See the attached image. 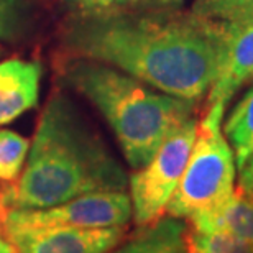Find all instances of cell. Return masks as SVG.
Wrapping results in <instances>:
<instances>
[{
	"label": "cell",
	"mask_w": 253,
	"mask_h": 253,
	"mask_svg": "<svg viewBox=\"0 0 253 253\" xmlns=\"http://www.w3.org/2000/svg\"><path fill=\"white\" fill-rule=\"evenodd\" d=\"M239 186L244 191L249 192L250 196H253V156L249 160V163L240 169Z\"/></svg>",
	"instance_id": "cell-19"
},
{
	"label": "cell",
	"mask_w": 253,
	"mask_h": 253,
	"mask_svg": "<svg viewBox=\"0 0 253 253\" xmlns=\"http://www.w3.org/2000/svg\"><path fill=\"white\" fill-rule=\"evenodd\" d=\"M131 201L125 191L90 192L46 209H20L3 217L2 224L17 227H78L109 229L126 227Z\"/></svg>",
	"instance_id": "cell-6"
},
{
	"label": "cell",
	"mask_w": 253,
	"mask_h": 253,
	"mask_svg": "<svg viewBox=\"0 0 253 253\" xmlns=\"http://www.w3.org/2000/svg\"><path fill=\"white\" fill-rule=\"evenodd\" d=\"M0 224H2V215H0Z\"/></svg>",
	"instance_id": "cell-22"
},
{
	"label": "cell",
	"mask_w": 253,
	"mask_h": 253,
	"mask_svg": "<svg viewBox=\"0 0 253 253\" xmlns=\"http://www.w3.org/2000/svg\"><path fill=\"white\" fill-rule=\"evenodd\" d=\"M22 25L18 0H0V40H13Z\"/></svg>",
	"instance_id": "cell-17"
},
{
	"label": "cell",
	"mask_w": 253,
	"mask_h": 253,
	"mask_svg": "<svg viewBox=\"0 0 253 253\" xmlns=\"http://www.w3.org/2000/svg\"><path fill=\"white\" fill-rule=\"evenodd\" d=\"M253 79V20L229 23L219 74L207 92L204 109L224 110L242 85Z\"/></svg>",
	"instance_id": "cell-8"
},
{
	"label": "cell",
	"mask_w": 253,
	"mask_h": 253,
	"mask_svg": "<svg viewBox=\"0 0 253 253\" xmlns=\"http://www.w3.org/2000/svg\"><path fill=\"white\" fill-rule=\"evenodd\" d=\"M42 64L22 58L0 63V125L12 124L38 104Z\"/></svg>",
	"instance_id": "cell-9"
},
{
	"label": "cell",
	"mask_w": 253,
	"mask_h": 253,
	"mask_svg": "<svg viewBox=\"0 0 253 253\" xmlns=\"http://www.w3.org/2000/svg\"><path fill=\"white\" fill-rule=\"evenodd\" d=\"M0 253H20L15 249V245L12 242L5 237V234L2 232V224H0Z\"/></svg>",
	"instance_id": "cell-20"
},
{
	"label": "cell",
	"mask_w": 253,
	"mask_h": 253,
	"mask_svg": "<svg viewBox=\"0 0 253 253\" xmlns=\"http://www.w3.org/2000/svg\"><path fill=\"white\" fill-rule=\"evenodd\" d=\"M191 10L201 17L225 23L253 20V0H194Z\"/></svg>",
	"instance_id": "cell-15"
},
{
	"label": "cell",
	"mask_w": 253,
	"mask_h": 253,
	"mask_svg": "<svg viewBox=\"0 0 253 253\" xmlns=\"http://www.w3.org/2000/svg\"><path fill=\"white\" fill-rule=\"evenodd\" d=\"M183 3L184 0H131L130 10H173Z\"/></svg>",
	"instance_id": "cell-18"
},
{
	"label": "cell",
	"mask_w": 253,
	"mask_h": 253,
	"mask_svg": "<svg viewBox=\"0 0 253 253\" xmlns=\"http://www.w3.org/2000/svg\"><path fill=\"white\" fill-rule=\"evenodd\" d=\"M109 253H122V247H120V249H114V250H110Z\"/></svg>",
	"instance_id": "cell-21"
},
{
	"label": "cell",
	"mask_w": 253,
	"mask_h": 253,
	"mask_svg": "<svg viewBox=\"0 0 253 253\" xmlns=\"http://www.w3.org/2000/svg\"><path fill=\"white\" fill-rule=\"evenodd\" d=\"M179 253H183V252H179Z\"/></svg>",
	"instance_id": "cell-24"
},
{
	"label": "cell",
	"mask_w": 253,
	"mask_h": 253,
	"mask_svg": "<svg viewBox=\"0 0 253 253\" xmlns=\"http://www.w3.org/2000/svg\"><path fill=\"white\" fill-rule=\"evenodd\" d=\"M197 119L191 117L171 131L148 163L128 178L131 217L136 227H148L163 219L178 188L196 138Z\"/></svg>",
	"instance_id": "cell-5"
},
{
	"label": "cell",
	"mask_w": 253,
	"mask_h": 253,
	"mask_svg": "<svg viewBox=\"0 0 253 253\" xmlns=\"http://www.w3.org/2000/svg\"><path fill=\"white\" fill-rule=\"evenodd\" d=\"M30 140L17 131L0 128V183L10 184L18 179L27 163Z\"/></svg>",
	"instance_id": "cell-14"
},
{
	"label": "cell",
	"mask_w": 253,
	"mask_h": 253,
	"mask_svg": "<svg viewBox=\"0 0 253 253\" xmlns=\"http://www.w3.org/2000/svg\"><path fill=\"white\" fill-rule=\"evenodd\" d=\"M128 178L107 145L68 95L54 92L40 115L17 181L0 186V215L46 209L74 197L125 191Z\"/></svg>",
	"instance_id": "cell-2"
},
{
	"label": "cell",
	"mask_w": 253,
	"mask_h": 253,
	"mask_svg": "<svg viewBox=\"0 0 253 253\" xmlns=\"http://www.w3.org/2000/svg\"><path fill=\"white\" fill-rule=\"evenodd\" d=\"M250 253H253V244H252V252Z\"/></svg>",
	"instance_id": "cell-23"
},
{
	"label": "cell",
	"mask_w": 253,
	"mask_h": 253,
	"mask_svg": "<svg viewBox=\"0 0 253 253\" xmlns=\"http://www.w3.org/2000/svg\"><path fill=\"white\" fill-rule=\"evenodd\" d=\"M252 244L222 232H199L186 225L183 253H250Z\"/></svg>",
	"instance_id": "cell-13"
},
{
	"label": "cell",
	"mask_w": 253,
	"mask_h": 253,
	"mask_svg": "<svg viewBox=\"0 0 253 253\" xmlns=\"http://www.w3.org/2000/svg\"><path fill=\"white\" fill-rule=\"evenodd\" d=\"M199 232H222L253 244V196L239 184L225 204L188 220Z\"/></svg>",
	"instance_id": "cell-10"
},
{
	"label": "cell",
	"mask_w": 253,
	"mask_h": 253,
	"mask_svg": "<svg viewBox=\"0 0 253 253\" xmlns=\"http://www.w3.org/2000/svg\"><path fill=\"white\" fill-rule=\"evenodd\" d=\"M229 23L173 10H124L71 17L61 33L64 58L109 64L150 87L197 104L224 58Z\"/></svg>",
	"instance_id": "cell-1"
},
{
	"label": "cell",
	"mask_w": 253,
	"mask_h": 253,
	"mask_svg": "<svg viewBox=\"0 0 253 253\" xmlns=\"http://www.w3.org/2000/svg\"><path fill=\"white\" fill-rule=\"evenodd\" d=\"M59 78L102 114L133 171L153 158L176 126L194 117L196 104L155 92L133 76L92 59L64 58Z\"/></svg>",
	"instance_id": "cell-3"
},
{
	"label": "cell",
	"mask_w": 253,
	"mask_h": 253,
	"mask_svg": "<svg viewBox=\"0 0 253 253\" xmlns=\"http://www.w3.org/2000/svg\"><path fill=\"white\" fill-rule=\"evenodd\" d=\"M71 17H102L131 8V0H61Z\"/></svg>",
	"instance_id": "cell-16"
},
{
	"label": "cell",
	"mask_w": 253,
	"mask_h": 253,
	"mask_svg": "<svg viewBox=\"0 0 253 253\" xmlns=\"http://www.w3.org/2000/svg\"><path fill=\"white\" fill-rule=\"evenodd\" d=\"M225 112L204 109L197 119L196 138L188 165L166 214L179 220L214 211L230 199L235 191L237 165L222 124Z\"/></svg>",
	"instance_id": "cell-4"
},
{
	"label": "cell",
	"mask_w": 253,
	"mask_h": 253,
	"mask_svg": "<svg viewBox=\"0 0 253 253\" xmlns=\"http://www.w3.org/2000/svg\"><path fill=\"white\" fill-rule=\"evenodd\" d=\"M222 131L234 151L237 169L240 171L253 156V85L222 124Z\"/></svg>",
	"instance_id": "cell-12"
},
{
	"label": "cell",
	"mask_w": 253,
	"mask_h": 253,
	"mask_svg": "<svg viewBox=\"0 0 253 253\" xmlns=\"http://www.w3.org/2000/svg\"><path fill=\"white\" fill-rule=\"evenodd\" d=\"M186 225L174 217H163L153 225L140 227L122 245V253H179L183 252Z\"/></svg>",
	"instance_id": "cell-11"
},
{
	"label": "cell",
	"mask_w": 253,
	"mask_h": 253,
	"mask_svg": "<svg viewBox=\"0 0 253 253\" xmlns=\"http://www.w3.org/2000/svg\"><path fill=\"white\" fill-rule=\"evenodd\" d=\"M2 232L20 253H109L126 239V227H17L2 224Z\"/></svg>",
	"instance_id": "cell-7"
}]
</instances>
